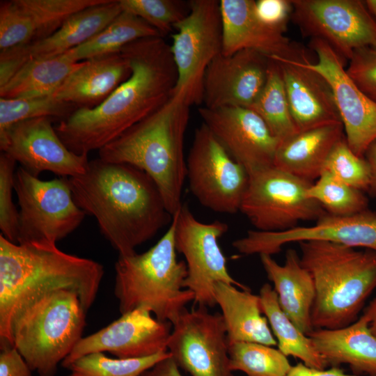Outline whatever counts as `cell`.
Returning <instances> with one entry per match:
<instances>
[{
    "mask_svg": "<svg viewBox=\"0 0 376 376\" xmlns=\"http://www.w3.org/2000/svg\"><path fill=\"white\" fill-rule=\"evenodd\" d=\"M189 108L182 96L173 94L162 107L98 150L104 161L130 164L147 173L173 217L183 204L184 140Z\"/></svg>",
    "mask_w": 376,
    "mask_h": 376,
    "instance_id": "277c9868",
    "label": "cell"
},
{
    "mask_svg": "<svg viewBox=\"0 0 376 376\" xmlns=\"http://www.w3.org/2000/svg\"><path fill=\"white\" fill-rule=\"evenodd\" d=\"M270 58L253 49L222 53L207 67L203 81V107L249 108L263 91Z\"/></svg>",
    "mask_w": 376,
    "mask_h": 376,
    "instance_id": "ffe728a7",
    "label": "cell"
},
{
    "mask_svg": "<svg viewBox=\"0 0 376 376\" xmlns=\"http://www.w3.org/2000/svg\"><path fill=\"white\" fill-rule=\"evenodd\" d=\"M174 230L173 217L166 233L150 249L118 255L114 295L121 314L144 308L173 325L185 306L194 301V293L184 287L187 265L177 259Z\"/></svg>",
    "mask_w": 376,
    "mask_h": 376,
    "instance_id": "8992f818",
    "label": "cell"
},
{
    "mask_svg": "<svg viewBox=\"0 0 376 376\" xmlns=\"http://www.w3.org/2000/svg\"><path fill=\"white\" fill-rule=\"evenodd\" d=\"M173 219L175 249L184 256L187 269L184 287L194 293L195 304L205 307L217 305L213 288L219 282L249 290L229 274L219 246V239L228 231L227 224L219 220L201 222L186 204H182Z\"/></svg>",
    "mask_w": 376,
    "mask_h": 376,
    "instance_id": "7c38bea8",
    "label": "cell"
},
{
    "mask_svg": "<svg viewBox=\"0 0 376 376\" xmlns=\"http://www.w3.org/2000/svg\"><path fill=\"white\" fill-rule=\"evenodd\" d=\"M223 24L222 54L253 49L269 58L299 62L308 60L304 50L291 42L284 31L263 22L256 11V1L221 0Z\"/></svg>",
    "mask_w": 376,
    "mask_h": 376,
    "instance_id": "603a6c76",
    "label": "cell"
},
{
    "mask_svg": "<svg viewBox=\"0 0 376 376\" xmlns=\"http://www.w3.org/2000/svg\"><path fill=\"white\" fill-rule=\"evenodd\" d=\"M322 240L376 251V213L368 209L350 215L326 213L311 226H296L283 231L249 230L232 245L241 254L279 253L290 242Z\"/></svg>",
    "mask_w": 376,
    "mask_h": 376,
    "instance_id": "2e32d148",
    "label": "cell"
},
{
    "mask_svg": "<svg viewBox=\"0 0 376 376\" xmlns=\"http://www.w3.org/2000/svg\"><path fill=\"white\" fill-rule=\"evenodd\" d=\"M104 1H1L0 50L46 38L76 13Z\"/></svg>",
    "mask_w": 376,
    "mask_h": 376,
    "instance_id": "7402d4cb",
    "label": "cell"
},
{
    "mask_svg": "<svg viewBox=\"0 0 376 376\" xmlns=\"http://www.w3.org/2000/svg\"><path fill=\"white\" fill-rule=\"evenodd\" d=\"M299 244L301 264L315 287L313 329H336L353 323L376 288V251L322 240Z\"/></svg>",
    "mask_w": 376,
    "mask_h": 376,
    "instance_id": "5b68a950",
    "label": "cell"
},
{
    "mask_svg": "<svg viewBox=\"0 0 376 376\" xmlns=\"http://www.w3.org/2000/svg\"><path fill=\"white\" fill-rule=\"evenodd\" d=\"M241 211L260 231H283L327 212L306 191L312 184L274 166L249 175Z\"/></svg>",
    "mask_w": 376,
    "mask_h": 376,
    "instance_id": "30bf717a",
    "label": "cell"
},
{
    "mask_svg": "<svg viewBox=\"0 0 376 376\" xmlns=\"http://www.w3.org/2000/svg\"><path fill=\"white\" fill-rule=\"evenodd\" d=\"M285 376H361L346 374L338 367L331 366L329 369L320 370L306 366L302 362L292 366Z\"/></svg>",
    "mask_w": 376,
    "mask_h": 376,
    "instance_id": "ee69618b",
    "label": "cell"
},
{
    "mask_svg": "<svg viewBox=\"0 0 376 376\" xmlns=\"http://www.w3.org/2000/svg\"><path fill=\"white\" fill-rule=\"evenodd\" d=\"M307 336L329 366L344 363L354 375L376 376V337L365 313L347 327L313 329Z\"/></svg>",
    "mask_w": 376,
    "mask_h": 376,
    "instance_id": "484cf974",
    "label": "cell"
},
{
    "mask_svg": "<svg viewBox=\"0 0 376 376\" xmlns=\"http://www.w3.org/2000/svg\"><path fill=\"white\" fill-rule=\"evenodd\" d=\"M274 60L280 64L291 116L298 132L341 122L332 91L321 75L299 61Z\"/></svg>",
    "mask_w": 376,
    "mask_h": 376,
    "instance_id": "cb8c5ba5",
    "label": "cell"
},
{
    "mask_svg": "<svg viewBox=\"0 0 376 376\" xmlns=\"http://www.w3.org/2000/svg\"><path fill=\"white\" fill-rule=\"evenodd\" d=\"M291 17L311 39L329 44L343 59L376 47V20L360 0H292Z\"/></svg>",
    "mask_w": 376,
    "mask_h": 376,
    "instance_id": "4fadbf2b",
    "label": "cell"
},
{
    "mask_svg": "<svg viewBox=\"0 0 376 376\" xmlns=\"http://www.w3.org/2000/svg\"><path fill=\"white\" fill-rule=\"evenodd\" d=\"M346 72L357 86L376 102V47L355 50Z\"/></svg>",
    "mask_w": 376,
    "mask_h": 376,
    "instance_id": "60d3db41",
    "label": "cell"
},
{
    "mask_svg": "<svg viewBox=\"0 0 376 376\" xmlns=\"http://www.w3.org/2000/svg\"><path fill=\"white\" fill-rule=\"evenodd\" d=\"M249 108L262 118L279 142L298 132L291 116L281 68L277 61L270 58L265 85Z\"/></svg>",
    "mask_w": 376,
    "mask_h": 376,
    "instance_id": "d6a6232c",
    "label": "cell"
},
{
    "mask_svg": "<svg viewBox=\"0 0 376 376\" xmlns=\"http://www.w3.org/2000/svg\"><path fill=\"white\" fill-rule=\"evenodd\" d=\"M68 182L77 206L95 218L118 255L134 253L136 247L172 221L155 182L132 165L98 157Z\"/></svg>",
    "mask_w": 376,
    "mask_h": 376,
    "instance_id": "7a4b0ae2",
    "label": "cell"
},
{
    "mask_svg": "<svg viewBox=\"0 0 376 376\" xmlns=\"http://www.w3.org/2000/svg\"><path fill=\"white\" fill-rule=\"evenodd\" d=\"M230 370L247 376H285L290 370L287 357L279 349L252 342L228 345Z\"/></svg>",
    "mask_w": 376,
    "mask_h": 376,
    "instance_id": "836d02e7",
    "label": "cell"
},
{
    "mask_svg": "<svg viewBox=\"0 0 376 376\" xmlns=\"http://www.w3.org/2000/svg\"><path fill=\"white\" fill-rule=\"evenodd\" d=\"M171 326L153 318L146 308L134 309L98 331L82 337L61 366L68 368L79 358L95 352H107L118 359H139L168 352Z\"/></svg>",
    "mask_w": 376,
    "mask_h": 376,
    "instance_id": "e0dca14e",
    "label": "cell"
},
{
    "mask_svg": "<svg viewBox=\"0 0 376 376\" xmlns=\"http://www.w3.org/2000/svg\"><path fill=\"white\" fill-rule=\"evenodd\" d=\"M198 113L203 123L249 175L274 166L279 141L253 110L201 107Z\"/></svg>",
    "mask_w": 376,
    "mask_h": 376,
    "instance_id": "d6986e66",
    "label": "cell"
},
{
    "mask_svg": "<svg viewBox=\"0 0 376 376\" xmlns=\"http://www.w3.org/2000/svg\"><path fill=\"white\" fill-rule=\"evenodd\" d=\"M308 198L331 214L345 216L367 210L368 199L362 191L353 188L323 170L307 189Z\"/></svg>",
    "mask_w": 376,
    "mask_h": 376,
    "instance_id": "e575fe53",
    "label": "cell"
},
{
    "mask_svg": "<svg viewBox=\"0 0 376 376\" xmlns=\"http://www.w3.org/2000/svg\"><path fill=\"white\" fill-rule=\"evenodd\" d=\"M127 58L120 52L82 62L52 95L77 109L94 108L130 75Z\"/></svg>",
    "mask_w": 376,
    "mask_h": 376,
    "instance_id": "d4e9b609",
    "label": "cell"
},
{
    "mask_svg": "<svg viewBox=\"0 0 376 376\" xmlns=\"http://www.w3.org/2000/svg\"><path fill=\"white\" fill-rule=\"evenodd\" d=\"M175 31L170 45L178 73L173 94L182 96L190 107L202 104L205 72L222 53L220 1H189V11Z\"/></svg>",
    "mask_w": 376,
    "mask_h": 376,
    "instance_id": "9c48e42d",
    "label": "cell"
},
{
    "mask_svg": "<svg viewBox=\"0 0 376 376\" xmlns=\"http://www.w3.org/2000/svg\"><path fill=\"white\" fill-rule=\"evenodd\" d=\"M269 281L274 284L280 306L288 318L306 336L314 329L311 313L315 297L313 277L294 249H288L283 265L267 254L260 255Z\"/></svg>",
    "mask_w": 376,
    "mask_h": 376,
    "instance_id": "4316f807",
    "label": "cell"
},
{
    "mask_svg": "<svg viewBox=\"0 0 376 376\" xmlns=\"http://www.w3.org/2000/svg\"><path fill=\"white\" fill-rule=\"evenodd\" d=\"M323 170L353 188L362 191L369 190L371 182L369 164L351 150L345 136L332 148Z\"/></svg>",
    "mask_w": 376,
    "mask_h": 376,
    "instance_id": "f35d334b",
    "label": "cell"
},
{
    "mask_svg": "<svg viewBox=\"0 0 376 376\" xmlns=\"http://www.w3.org/2000/svg\"><path fill=\"white\" fill-rule=\"evenodd\" d=\"M213 292L221 310L228 345L236 342L277 345L268 321L263 315L259 295L223 282L214 284Z\"/></svg>",
    "mask_w": 376,
    "mask_h": 376,
    "instance_id": "f1b7e54d",
    "label": "cell"
},
{
    "mask_svg": "<svg viewBox=\"0 0 376 376\" xmlns=\"http://www.w3.org/2000/svg\"><path fill=\"white\" fill-rule=\"evenodd\" d=\"M104 275L91 259L61 251L56 244L13 243L0 235V344L13 346L11 326L22 311L44 296L70 290L87 312Z\"/></svg>",
    "mask_w": 376,
    "mask_h": 376,
    "instance_id": "3957f363",
    "label": "cell"
},
{
    "mask_svg": "<svg viewBox=\"0 0 376 376\" xmlns=\"http://www.w3.org/2000/svg\"><path fill=\"white\" fill-rule=\"evenodd\" d=\"M259 297L262 313L276 338L278 349L284 355L299 359L311 368L324 370L329 366L311 338L302 333L283 311L277 294L271 285L265 283L261 287Z\"/></svg>",
    "mask_w": 376,
    "mask_h": 376,
    "instance_id": "4dcf8cb0",
    "label": "cell"
},
{
    "mask_svg": "<svg viewBox=\"0 0 376 376\" xmlns=\"http://www.w3.org/2000/svg\"><path fill=\"white\" fill-rule=\"evenodd\" d=\"M141 376H183L173 357L169 354L162 359L152 368L145 371Z\"/></svg>",
    "mask_w": 376,
    "mask_h": 376,
    "instance_id": "f6af8a7d",
    "label": "cell"
},
{
    "mask_svg": "<svg viewBox=\"0 0 376 376\" xmlns=\"http://www.w3.org/2000/svg\"><path fill=\"white\" fill-rule=\"evenodd\" d=\"M170 354L164 352L139 359H112L103 352L91 353L74 361L68 376H141Z\"/></svg>",
    "mask_w": 376,
    "mask_h": 376,
    "instance_id": "8d00e7d4",
    "label": "cell"
},
{
    "mask_svg": "<svg viewBox=\"0 0 376 376\" xmlns=\"http://www.w3.org/2000/svg\"><path fill=\"white\" fill-rule=\"evenodd\" d=\"M15 191L19 206L17 244H56L86 215L74 200L68 178L41 180L19 166Z\"/></svg>",
    "mask_w": 376,
    "mask_h": 376,
    "instance_id": "ba28073f",
    "label": "cell"
},
{
    "mask_svg": "<svg viewBox=\"0 0 376 376\" xmlns=\"http://www.w3.org/2000/svg\"><path fill=\"white\" fill-rule=\"evenodd\" d=\"M17 162L9 155H0V229L1 235L17 244L19 210L13 201Z\"/></svg>",
    "mask_w": 376,
    "mask_h": 376,
    "instance_id": "ab89813d",
    "label": "cell"
},
{
    "mask_svg": "<svg viewBox=\"0 0 376 376\" xmlns=\"http://www.w3.org/2000/svg\"><path fill=\"white\" fill-rule=\"evenodd\" d=\"M82 62H75L65 54L31 60L0 87V97L15 99L52 95Z\"/></svg>",
    "mask_w": 376,
    "mask_h": 376,
    "instance_id": "f546056e",
    "label": "cell"
},
{
    "mask_svg": "<svg viewBox=\"0 0 376 376\" xmlns=\"http://www.w3.org/2000/svg\"><path fill=\"white\" fill-rule=\"evenodd\" d=\"M369 319V329L376 337V297L365 309L364 313Z\"/></svg>",
    "mask_w": 376,
    "mask_h": 376,
    "instance_id": "7dc6e473",
    "label": "cell"
},
{
    "mask_svg": "<svg viewBox=\"0 0 376 376\" xmlns=\"http://www.w3.org/2000/svg\"><path fill=\"white\" fill-rule=\"evenodd\" d=\"M122 10L119 0H104L76 13L46 38L1 51L0 87L26 62L63 54L85 42L102 30Z\"/></svg>",
    "mask_w": 376,
    "mask_h": 376,
    "instance_id": "44dd1931",
    "label": "cell"
},
{
    "mask_svg": "<svg viewBox=\"0 0 376 376\" xmlns=\"http://www.w3.org/2000/svg\"><path fill=\"white\" fill-rule=\"evenodd\" d=\"M32 371L14 346L1 348L0 376H32Z\"/></svg>",
    "mask_w": 376,
    "mask_h": 376,
    "instance_id": "7bdbcfd3",
    "label": "cell"
},
{
    "mask_svg": "<svg viewBox=\"0 0 376 376\" xmlns=\"http://www.w3.org/2000/svg\"><path fill=\"white\" fill-rule=\"evenodd\" d=\"M343 130L339 122L297 132L279 142L274 166L313 183L335 144L344 136Z\"/></svg>",
    "mask_w": 376,
    "mask_h": 376,
    "instance_id": "83f0119b",
    "label": "cell"
},
{
    "mask_svg": "<svg viewBox=\"0 0 376 376\" xmlns=\"http://www.w3.org/2000/svg\"><path fill=\"white\" fill-rule=\"evenodd\" d=\"M292 10L290 1H256V11L260 19L268 26L284 31Z\"/></svg>",
    "mask_w": 376,
    "mask_h": 376,
    "instance_id": "b9f144b4",
    "label": "cell"
},
{
    "mask_svg": "<svg viewBox=\"0 0 376 376\" xmlns=\"http://www.w3.org/2000/svg\"><path fill=\"white\" fill-rule=\"evenodd\" d=\"M363 1L368 10L376 20V0H366Z\"/></svg>",
    "mask_w": 376,
    "mask_h": 376,
    "instance_id": "c3c4849f",
    "label": "cell"
},
{
    "mask_svg": "<svg viewBox=\"0 0 376 376\" xmlns=\"http://www.w3.org/2000/svg\"><path fill=\"white\" fill-rule=\"evenodd\" d=\"M77 108L52 95L32 98H0V136L14 124L32 118L47 117L62 121Z\"/></svg>",
    "mask_w": 376,
    "mask_h": 376,
    "instance_id": "d590c367",
    "label": "cell"
},
{
    "mask_svg": "<svg viewBox=\"0 0 376 376\" xmlns=\"http://www.w3.org/2000/svg\"><path fill=\"white\" fill-rule=\"evenodd\" d=\"M311 47L318 56L301 64L318 73L329 84L334 97L345 139L351 150L363 157L376 141V102L354 83L344 68V59L326 42L313 38Z\"/></svg>",
    "mask_w": 376,
    "mask_h": 376,
    "instance_id": "9a60e30c",
    "label": "cell"
},
{
    "mask_svg": "<svg viewBox=\"0 0 376 376\" xmlns=\"http://www.w3.org/2000/svg\"><path fill=\"white\" fill-rule=\"evenodd\" d=\"M119 3L123 10L140 17L164 38L189 11V1L178 0H119Z\"/></svg>",
    "mask_w": 376,
    "mask_h": 376,
    "instance_id": "74e56055",
    "label": "cell"
},
{
    "mask_svg": "<svg viewBox=\"0 0 376 376\" xmlns=\"http://www.w3.org/2000/svg\"><path fill=\"white\" fill-rule=\"evenodd\" d=\"M186 164L190 191L203 206L224 214L240 210L249 174L204 123L195 130Z\"/></svg>",
    "mask_w": 376,
    "mask_h": 376,
    "instance_id": "8fae6325",
    "label": "cell"
},
{
    "mask_svg": "<svg viewBox=\"0 0 376 376\" xmlns=\"http://www.w3.org/2000/svg\"><path fill=\"white\" fill-rule=\"evenodd\" d=\"M167 350L191 376H234L224 318L207 307L198 306L181 313L173 324Z\"/></svg>",
    "mask_w": 376,
    "mask_h": 376,
    "instance_id": "5bb4252c",
    "label": "cell"
},
{
    "mask_svg": "<svg viewBox=\"0 0 376 376\" xmlns=\"http://www.w3.org/2000/svg\"><path fill=\"white\" fill-rule=\"evenodd\" d=\"M120 52L130 65V77L100 104L77 109L54 127L65 146L75 154L99 150L173 95L178 73L164 37L137 40Z\"/></svg>",
    "mask_w": 376,
    "mask_h": 376,
    "instance_id": "6da1fadb",
    "label": "cell"
},
{
    "mask_svg": "<svg viewBox=\"0 0 376 376\" xmlns=\"http://www.w3.org/2000/svg\"><path fill=\"white\" fill-rule=\"evenodd\" d=\"M158 36H160L159 33L146 22L131 13L122 10L94 36L64 54L75 62H82L118 53L134 41Z\"/></svg>",
    "mask_w": 376,
    "mask_h": 376,
    "instance_id": "1f68e13d",
    "label": "cell"
},
{
    "mask_svg": "<svg viewBox=\"0 0 376 376\" xmlns=\"http://www.w3.org/2000/svg\"><path fill=\"white\" fill-rule=\"evenodd\" d=\"M0 148L36 177L44 171L74 177L84 173L89 162L88 155L75 154L65 146L47 117L14 124L0 136Z\"/></svg>",
    "mask_w": 376,
    "mask_h": 376,
    "instance_id": "ac0fdd59",
    "label": "cell"
},
{
    "mask_svg": "<svg viewBox=\"0 0 376 376\" xmlns=\"http://www.w3.org/2000/svg\"><path fill=\"white\" fill-rule=\"evenodd\" d=\"M86 315L76 292L55 290L15 318L13 346L39 376H55L58 363L82 338Z\"/></svg>",
    "mask_w": 376,
    "mask_h": 376,
    "instance_id": "52a82bcc",
    "label": "cell"
},
{
    "mask_svg": "<svg viewBox=\"0 0 376 376\" xmlns=\"http://www.w3.org/2000/svg\"><path fill=\"white\" fill-rule=\"evenodd\" d=\"M365 155L371 170V182L368 191L376 198V141L370 145Z\"/></svg>",
    "mask_w": 376,
    "mask_h": 376,
    "instance_id": "bcb514c9",
    "label": "cell"
}]
</instances>
